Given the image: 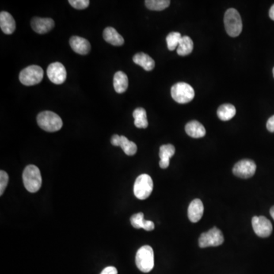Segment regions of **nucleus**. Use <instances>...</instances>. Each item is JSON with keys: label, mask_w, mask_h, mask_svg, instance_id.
<instances>
[{"label": "nucleus", "mask_w": 274, "mask_h": 274, "mask_svg": "<svg viewBox=\"0 0 274 274\" xmlns=\"http://www.w3.org/2000/svg\"><path fill=\"white\" fill-rule=\"evenodd\" d=\"M39 127L47 132H57L63 127L60 117L52 111H43L37 117Z\"/></svg>", "instance_id": "1"}, {"label": "nucleus", "mask_w": 274, "mask_h": 274, "mask_svg": "<svg viewBox=\"0 0 274 274\" xmlns=\"http://www.w3.org/2000/svg\"><path fill=\"white\" fill-rule=\"evenodd\" d=\"M22 178L24 187L30 193L38 192L41 188V175L39 168L35 165H28L24 169Z\"/></svg>", "instance_id": "2"}, {"label": "nucleus", "mask_w": 274, "mask_h": 274, "mask_svg": "<svg viewBox=\"0 0 274 274\" xmlns=\"http://www.w3.org/2000/svg\"><path fill=\"white\" fill-rule=\"evenodd\" d=\"M224 24L228 35L233 38L238 37L242 32V21L239 12L235 9H229L224 16Z\"/></svg>", "instance_id": "3"}, {"label": "nucleus", "mask_w": 274, "mask_h": 274, "mask_svg": "<svg viewBox=\"0 0 274 274\" xmlns=\"http://www.w3.org/2000/svg\"><path fill=\"white\" fill-rule=\"evenodd\" d=\"M136 264L139 271L149 273L154 267V252L149 245L141 247L136 255Z\"/></svg>", "instance_id": "4"}, {"label": "nucleus", "mask_w": 274, "mask_h": 274, "mask_svg": "<svg viewBox=\"0 0 274 274\" xmlns=\"http://www.w3.org/2000/svg\"><path fill=\"white\" fill-rule=\"evenodd\" d=\"M172 98L179 104H187L195 98V92L193 87L186 82H177L172 87Z\"/></svg>", "instance_id": "5"}, {"label": "nucleus", "mask_w": 274, "mask_h": 274, "mask_svg": "<svg viewBox=\"0 0 274 274\" xmlns=\"http://www.w3.org/2000/svg\"><path fill=\"white\" fill-rule=\"evenodd\" d=\"M153 190V179L149 175L142 174L136 180L134 193L139 200H146L151 195Z\"/></svg>", "instance_id": "6"}, {"label": "nucleus", "mask_w": 274, "mask_h": 274, "mask_svg": "<svg viewBox=\"0 0 274 274\" xmlns=\"http://www.w3.org/2000/svg\"><path fill=\"white\" fill-rule=\"evenodd\" d=\"M43 77V69L37 65L24 68L20 74V82L27 86L38 85L41 82Z\"/></svg>", "instance_id": "7"}, {"label": "nucleus", "mask_w": 274, "mask_h": 274, "mask_svg": "<svg viewBox=\"0 0 274 274\" xmlns=\"http://www.w3.org/2000/svg\"><path fill=\"white\" fill-rule=\"evenodd\" d=\"M223 242V234L216 227L213 228L207 233H202L199 238V245L202 248L219 246Z\"/></svg>", "instance_id": "8"}, {"label": "nucleus", "mask_w": 274, "mask_h": 274, "mask_svg": "<svg viewBox=\"0 0 274 274\" xmlns=\"http://www.w3.org/2000/svg\"><path fill=\"white\" fill-rule=\"evenodd\" d=\"M256 164L250 159H244L238 161L233 168V174L237 177L247 179L252 177L256 172Z\"/></svg>", "instance_id": "9"}, {"label": "nucleus", "mask_w": 274, "mask_h": 274, "mask_svg": "<svg viewBox=\"0 0 274 274\" xmlns=\"http://www.w3.org/2000/svg\"><path fill=\"white\" fill-rule=\"evenodd\" d=\"M254 231L260 238H267L273 232L271 221L264 216H254L252 218Z\"/></svg>", "instance_id": "10"}, {"label": "nucleus", "mask_w": 274, "mask_h": 274, "mask_svg": "<svg viewBox=\"0 0 274 274\" xmlns=\"http://www.w3.org/2000/svg\"><path fill=\"white\" fill-rule=\"evenodd\" d=\"M47 74L49 79L57 85L63 84L66 79V68L62 63L58 62L49 65Z\"/></svg>", "instance_id": "11"}, {"label": "nucleus", "mask_w": 274, "mask_h": 274, "mask_svg": "<svg viewBox=\"0 0 274 274\" xmlns=\"http://www.w3.org/2000/svg\"><path fill=\"white\" fill-rule=\"evenodd\" d=\"M54 25L55 23L54 20L50 18L35 17L32 20V29L40 35L51 32L54 28Z\"/></svg>", "instance_id": "12"}, {"label": "nucleus", "mask_w": 274, "mask_h": 274, "mask_svg": "<svg viewBox=\"0 0 274 274\" xmlns=\"http://www.w3.org/2000/svg\"><path fill=\"white\" fill-rule=\"evenodd\" d=\"M71 48L77 54L86 55L91 50V44L89 40L78 36H73L70 40Z\"/></svg>", "instance_id": "13"}, {"label": "nucleus", "mask_w": 274, "mask_h": 274, "mask_svg": "<svg viewBox=\"0 0 274 274\" xmlns=\"http://www.w3.org/2000/svg\"><path fill=\"white\" fill-rule=\"evenodd\" d=\"M204 211L203 203L200 199H195L190 203L188 207V218L191 222H199L201 219Z\"/></svg>", "instance_id": "14"}, {"label": "nucleus", "mask_w": 274, "mask_h": 274, "mask_svg": "<svg viewBox=\"0 0 274 274\" xmlns=\"http://www.w3.org/2000/svg\"><path fill=\"white\" fill-rule=\"evenodd\" d=\"M0 28L5 35H12L16 31V21L9 12L2 11L0 13Z\"/></svg>", "instance_id": "15"}, {"label": "nucleus", "mask_w": 274, "mask_h": 274, "mask_svg": "<svg viewBox=\"0 0 274 274\" xmlns=\"http://www.w3.org/2000/svg\"><path fill=\"white\" fill-rule=\"evenodd\" d=\"M176 153V148L173 145H162L159 150V166L161 169H165L170 165V158Z\"/></svg>", "instance_id": "16"}, {"label": "nucleus", "mask_w": 274, "mask_h": 274, "mask_svg": "<svg viewBox=\"0 0 274 274\" xmlns=\"http://www.w3.org/2000/svg\"><path fill=\"white\" fill-rule=\"evenodd\" d=\"M130 222L133 227L135 229H143L146 231H153L155 229V225L152 221L146 220L142 213L134 214L130 217Z\"/></svg>", "instance_id": "17"}, {"label": "nucleus", "mask_w": 274, "mask_h": 274, "mask_svg": "<svg viewBox=\"0 0 274 274\" xmlns=\"http://www.w3.org/2000/svg\"><path fill=\"white\" fill-rule=\"evenodd\" d=\"M185 131L188 136L193 138H202L206 135V129L202 125V123L196 120H192L187 123L185 126Z\"/></svg>", "instance_id": "18"}, {"label": "nucleus", "mask_w": 274, "mask_h": 274, "mask_svg": "<svg viewBox=\"0 0 274 274\" xmlns=\"http://www.w3.org/2000/svg\"><path fill=\"white\" fill-rule=\"evenodd\" d=\"M103 37L106 42L114 46H121L124 43L123 37L112 27H108L104 30Z\"/></svg>", "instance_id": "19"}, {"label": "nucleus", "mask_w": 274, "mask_h": 274, "mask_svg": "<svg viewBox=\"0 0 274 274\" xmlns=\"http://www.w3.org/2000/svg\"><path fill=\"white\" fill-rule=\"evenodd\" d=\"M133 60L136 64L139 65L146 71H151L154 69L156 65L154 59L144 53H138L136 54L133 58Z\"/></svg>", "instance_id": "20"}, {"label": "nucleus", "mask_w": 274, "mask_h": 274, "mask_svg": "<svg viewBox=\"0 0 274 274\" xmlns=\"http://www.w3.org/2000/svg\"><path fill=\"white\" fill-rule=\"evenodd\" d=\"M128 77L125 73L118 71L115 73L114 77V87L115 90L119 94H122L127 91L128 88Z\"/></svg>", "instance_id": "21"}, {"label": "nucleus", "mask_w": 274, "mask_h": 274, "mask_svg": "<svg viewBox=\"0 0 274 274\" xmlns=\"http://www.w3.org/2000/svg\"><path fill=\"white\" fill-rule=\"evenodd\" d=\"M236 108L231 104H224L217 110V116L223 121L231 120L235 116Z\"/></svg>", "instance_id": "22"}, {"label": "nucleus", "mask_w": 274, "mask_h": 274, "mask_svg": "<svg viewBox=\"0 0 274 274\" xmlns=\"http://www.w3.org/2000/svg\"><path fill=\"white\" fill-rule=\"evenodd\" d=\"M134 124L137 128L145 129L149 125L147 115L144 108H138L134 111Z\"/></svg>", "instance_id": "23"}, {"label": "nucleus", "mask_w": 274, "mask_h": 274, "mask_svg": "<svg viewBox=\"0 0 274 274\" xmlns=\"http://www.w3.org/2000/svg\"><path fill=\"white\" fill-rule=\"evenodd\" d=\"M193 50H194V42L191 40V38L188 36L182 37L177 48V54L181 57L188 56L192 53Z\"/></svg>", "instance_id": "24"}, {"label": "nucleus", "mask_w": 274, "mask_h": 274, "mask_svg": "<svg viewBox=\"0 0 274 274\" xmlns=\"http://www.w3.org/2000/svg\"><path fill=\"white\" fill-rule=\"evenodd\" d=\"M120 146L127 156H134L137 153V146L135 142L129 140L124 136H120Z\"/></svg>", "instance_id": "25"}, {"label": "nucleus", "mask_w": 274, "mask_h": 274, "mask_svg": "<svg viewBox=\"0 0 274 274\" xmlns=\"http://www.w3.org/2000/svg\"><path fill=\"white\" fill-rule=\"evenodd\" d=\"M169 0H146L145 1L146 7L149 10L162 11L170 5Z\"/></svg>", "instance_id": "26"}, {"label": "nucleus", "mask_w": 274, "mask_h": 274, "mask_svg": "<svg viewBox=\"0 0 274 274\" xmlns=\"http://www.w3.org/2000/svg\"><path fill=\"white\" fill-rule=\"evenodd\" d=\"M181 39H182V36L179 32H171L170 34H169L166 38V42L169 51H175L176 48H177Z\"/></svg>", "instance_id": "27"}, {"label": "nucleus", "mask_w": 274, "mask_h": 274, "mask_svg": "<svg viewBox=\"0 0 274 274\" xmlns=\"http://www.w3.org/2000/svg\"><path fill=\"white\" fill-rule=\"evenodd\" d=\"M9 183V176L5 171L1 170L0 172V195H3L5 188Z\"/></svg>", "instance_id": "28"}, {"label": "nucleus", "mask_w": 274, "mask_h": 274, "mask_svg": "<svg viewBox=\"0 0 274 274\" xmlns=\"http://www.w3.org/2000/svg\"><path fill=\"white\" fill-rule=\"evenodd\" d=\"M69 3L73 6V8L77 9H85L87 7H89V0H70Z\"/></svg>", "instance_id": "29"}, {"label": "nucleus", "mask_w": 274, "mask_h": 274, "mask_svg": "<svg viewBox=\"0 0 274 274\" xmlns=\"http://www.w3.org/2000/svg\"><path fill=\"white\" fill-rule=\"evenodd\" d=\"M101 274H117V270L115 267H108L103 270Z\"/></svg>", "instance_id": "30"}, {"label": "nucleus", "mask_w": 274, "mask_h": 274, "mask_svg": "<svg viewBox=\"0 0 274 274\" xmlns=\"http://www.w3.org/2000/svg\"><path fill=\"white\" fill-rule=\"evenodd\" d=\"M267 128L270 132L274 133V115L270 117L269 120H267Z\"/></svg>", "instance_id": "31"}, {"label": "nucleus", "mask_w": 274, "mask_h": 274, "mask_svg": "<svg viewBox=\"0 0 274 274\" xmlns=\"http://www.w3.org/2000/svg\"><path fill=\"white\" fill-rule=\"evenodd\" d=\"M120 137L119 135H114L111 138V144L115 146H120Z\"/></svg>", "instance_id": "32"}, {"label": "nucleus", "mask_w": 274, "mask_h": 274, "mask_svg": "<svg viewBox=\"0 0 274 274\" xmlns=\"http://www.w3.org/2000/svg\"><path fill=\"white\" fill-rule=\"evenodd\" d=\"M269 16L271 20L274 21V4L271 6V9H270Z\"/></svg>", "instance_id": "33"}, {"label": "nucleus", "mask_w": 274, "mask_h": 274, "mask_svg": "<svg viewBox=\"0 0 274 274\" xmlns=\"http://www.w3.org/2000/svg\"><path fill=\"white\" fill-rule=\"evenodd\" d=\"M270 213H271V215L273 219H274V206L271 209V212H270Z\"/></svg>", "instance_id": "34"}, {"label": "nucleus", "mask_w": 274, "mask_h": 274, "mask_svg": "<svg viewBox=\"0 0 274 274\" xmlns=\"http://www.w3.org/2000/svg\"><path fill=\"white\" fill-rule=\"evenodd\" d=\"M273 74H274V69H273Z\"/></svg>", "instance_id": "35"}]
</instances>
